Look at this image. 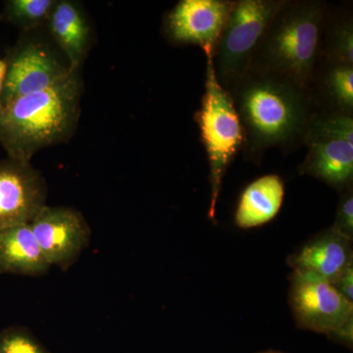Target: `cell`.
I'll return each instance as SVG.
<instances>
[{
	"mask_svg": "<svg viewBox=\"0 0 353 353\" xmlns=\"http://www.w3.org/2000/svg\"><path fill=\"white\" fill-rule=\"evenodd\" d=\"M226 90L240 118L245 158L259 162L271 148L287 150L303 143L317 111L307 88L252 65Z\"/></svg>",
	"mask_w": 353,
	"mask_h": 353,
	"instance_id": "1",
	"label": "cell"
},
{
	"mask_svg": "<svg viewBox=\"0 0 353 353\" xmlns=\"http://www.w3.org/2000/svg\"><path fill=\"white\" fill-rule=\"evenodd\" d=\"M81 69L51 88L0 105V145L8 158L31 163L43 148L73 136L81 116Z\"/></svg>",
	"mask_w": 353,
	"mask_h": 353,
	"instance_id": "2",
	"label": "cell"
},
{
	"mask_svg": "<svg viewBox=\"0 0 353 353\" xmlns=\"http://www.w3.org/2000/svg\"><path fill=\"white\" fill-rule=\"evenodd\" d=\"M326 7L318 0L285 1L269 26L252 65L310 90L321 58Z\"/></svg>",
	"mask_w": 353,
	"mask_h": 353,
	"instance_id": "3",
	"label": "cell"
},
{
	"mask_svg": "<svg viewBox=\"0 0 353 353\" xmlns=\"http://www.w3.org/2000/svg\"><path fill=\"white\" fill-rule=\"evenodd\" d=\"M206 57L205 90L196 113L202 145L208 154L211 201L209 218L215 215L223 179L243 145V128L229 92L216 78L211 48L203 50Z\"/></svg>",
	"mask_w": 353,
	"mask_h": 353,
	"instance_id": "4",
	"label": "cell"
},
{
	"mask_svg": "<svg viewBox=\"0 0 353 353\" xmlns=\"http://www.w3.org/2000/svg\"><path fill=\"white\" fill-rule=\"evenodd\" d=\"M285 1H233L213 53L216 78L225 90L252 68L269 26Z\"/></svg>",
	"mask_w": 353,
	"mask_h": 353,
	"instance_id": "5",
	"label": "cell"
},
{
	"mask_svg": "<svg viewBox=\"0 0 353 353\" xmlns=\"http://www.w3.org/2000/svg\"><path fill=\"white\" fill-rule=\"evenodd\" d=\"M303 143L307 148L299 167L301 175L313 176L339 190L353 180V115L317 110L311 118Z\"/></svg>",
	"mask_w": 353,
	"mask_h": 353,
	"instance_id": "6",
	"label": "cell"
},
{
	"mask_svg": "<svg viewBox=\"0 0 353 353\" xmlns=\"http://www.w3.org/2000/svg\"><path fill=\"white\" fill-rule=\"evenodd\" d=\"M290 303L297 325L352 345L353 303L328 281L292 272Z\"/></svg>",
	"mask_w": 353,
	"mask_h": 353,
	"instance_id": "7",
	"label": "cell"
},
{
	"mask_svg": "<svg viewBox=\"0 0 353 353\" xmlns=\"http://www.w3.org/2000/svg\"><path fill=\"white\" fill-rule=\"evenodd\" d=\"M6 61L0 105L51 88L74 71L65 58L39 39H26L18 44Z\"/></svg>",
	"mask_w": 353,
	"mask_h": 353,
	"instance_id": "8",
	"label": "cell"
},
{
	"mask_svg": "<svg viewBox=\"0 0 353 353\" xmlns=\"http://www.w3.org/2000/svg\"><path fill=\"white\" fill-rule=\"evenodd\" d=\"M30 226L50 266L66 269L90 241V226L74 208L44 205Z\"/></svg>",
	"mask_w": 353,
	"mask_h": 353,
	"instance_id": "9",
	"label": "cell"
},
{
	"mask_svg": "<svg viewBox=\"0 0 353 353\" xmlns=\"http://www.w3.org/2000/svg\"><path fill=\"white\" fill-rule=\"evenodd\" d=\"M48 185L31 163L0 161V231L29 224L46 205Z\"/></svg>",
	"mask_w": 353,
	"mask_h": 353,
	"instance_id": "10",
	"label": "cell"
},
{
	"mask_svg": "<svg viewBox=\"0 0 353 353\" xmlns=\"http://www.w3.org/2000/svg\"><path fill=\"white\" fill-rule=\"evenodd\" d=\"M232 4L230 0H181L165 18V34L176 46L214 51Z\"/></svg>",
	"mask_w": 353,
	"mask_h": 353,
	"instance_id": "11",
	"label": "cell"
},
{
	"mask_svg": "<svg viewBox=\"0 0 353 353\" xmlns=\"http://www.w3.org/2000/svg\"><path fill=\"white\" fill-rule=\"evenodd\" d=\"M352 240L334 227L316 234L288 260L294 272L310 274L334 284L353 266Z\"/></svg>",
	"mask_w": 353,
	"mask_h": 353,
	"instance_id": "12",
	"label": "cell"
},
{
	"mask_svg": "<svg viewBox=\"0 0 353 353\" xmlns=\"http://www.w3.org/2000/svg\"><path fill=\"white\" fill-rule=\"evenodd\" d=\"M46 23L71 69H81L92 39L90 27L81 6L70 0L54 1Z\"/></svg>",
	"mask_w": 353,
	"mask_h": 353,
	"instance_id": "13",
	"label": "cell"
},
{
	"mask_svg": "<svg viewBox=\"0 0 353 353\" xmlns=\"http://www.w3.org/2000/svg\"><path fill=\"white\" fill-rule=\"evenodd\" d=\"M50 267L30 223L0 231V274L41 276Z\"/></svg>",
	"mask_w": 353,
	"mask_h": 353,
	"instance_id": "14",
	"label": "cell"
},
{
	"mask_svg": "<svg viewBox=\"0 0 353 353\" xmlns=\"http://www.w3.org/2000/svg\"><path fill=\"white\" fill-rule=\"evenodd\" d=\"M285 196V185L280 176L265 175L250 183L239 201L236 226L250 229L270 222L280 212Z\"/></svg>",
	"mask_w": 353,
	"mask_h": 353,
	"instance_id": "15",
	"label": "cell"
},
{
	"mask_svg": "<svg viewBox=\"0 0 353 353\" xmlns=\"http://www.w3.org/2000/svg\"><path fill=\"white\" fill-rule=\"evenodd\" d=\"M319 81V97L326 106L320 110L353 115V65L324 59Z\"/></svg>",
	"mask_w": 353,
	"mask_h": 353,
	"instance_id": "16",
	"label": "cell"
},
{
	"mask_svg": "<svg viewBox=\"0 0 353 353\" xmlns=\"http://www.w3.org/2000/svg\"><path fill=\"white\" fill-rule=\"evenodd\" d=\"M321 58L336 63L353 65L352 17H341L330 24L326 43H321Z\"/></svg>",
	"mask_w": 353,
	"mask_h": 353,
	"instance_id": "17",
	"label": "cell"
},
{
	"mask_svg": "<svg viewBox=\"0 0 353 353\" xmlns=\"http://www.w3.org/2000/svg\"><path fill=\"white\" fill-rule=\"evenodd\" d=\"M53 3V0H11L4 14L9 22L28 31L46 23Z\"/></svg>",
	"mask_w": 353,
	"mask_h": 353,
	"instance_id": "18",
	"label": "cell"
},
{
	"mask_svg": "<svg viewBox=\"0 0 353 353\" xmlns=\"http://www.w3.org/2000/svg\"><path fill=\"white\" fill-rule=\"evenodd\" d=\"M0 353H48L26 330L9 328L0 333Z\"/></svg>",
	"mask_w": 353,
	"mask_h": 353,
	"instance_id": "19",
	"label": "cell"
},
{
	"mask_svg": "<svg viewBox=\"0 0 353 353\" xmlns=\"http://www.w3.org/2000/svg\"><path fill=\"white\" fill-rule=\"evenodd\" d=\"M343 194L336 208L334 228L343 236L352 240L353 236V192L352 187L343 190Z\"/></svg>",
	"mask_w": 353,
	"mask_h": 353,
	"instance_id": "20",
	"label": "cell"
},
{
	"mask_svg": "<svg viewBox=\"0 0 353 353\" xmlns=\"http://www.w3.org/2000/svg\"><path fill=\"white\" fill-rule=\"evenodd\" d=\"M333 285L341 292V296L353 303V266L347 269Z\"/></svg>",
	"mask_w": 353,
	"mask_h": 353,
	"instance_id": "21",
	"label": "cell"
},
{
	"mask_svg": "<svg viewBox=\"0 0 353 353\" xmlns=\"http://www.w3.org/2000/svg\"><path fill=\"white\" fill-rule=\"evenodd\" d=\"M7 65L6 60L0 59V97H1L2 88L6 81Z\"/></svg>",
	"mask_w": 353,
	"mask_h": 353,
	"instance_id": "22",
	"label": "cell"
},
{
	"mask_svg": "<svg viewBox=\"0 0 353 353\" xmlns=\"http://www.w3.org/2000/svg\"><path fill=\"white\" fill-rule=\"evenodd\" d=\"M264 353H280V352H264Z\"/></svg>",
	"mask_w": 353,
	"mask_h": 353,
	"instance_id": "23",
	"label": "cell"
}]
</instances>
